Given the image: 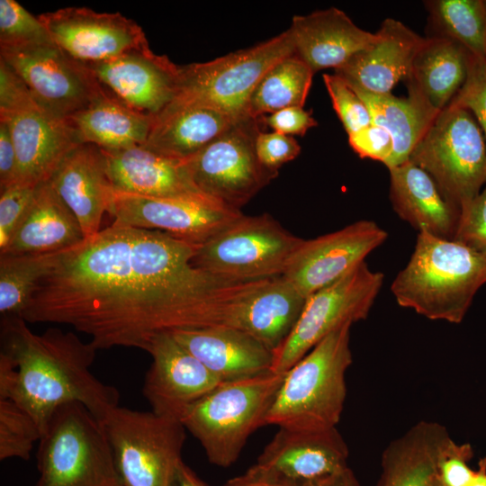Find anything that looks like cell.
<instances>
[{
	"label": "cell",
	"mask_w": 486,
	"mask_h": 486,
	"mask_svg": "<svg viewBox=\"0 0 486 486\" xmlns=\"http://www.w3.org/2000/svg\"><path fill=\"white\" fill-rule=\"evenodd\" d=\"M198 246L111 224L59 252L22 318L69 325L99 349L147 351L159 334L230 326L266 279L229 280L193 266Z\"/></svg>",
	"instance_id": "obj_1"
},
{
	"label": "cell",
	"mask_w": 486,
	"mask_h": 486,
	"mask_svg": "<svg viewBox=\"0 0 486 486\" xmlns=\"http://www.w3.org/2000/svg\"><path fill=\"white\" fill-rule=\"evenodd\" d=\"M23 318H1L0 398L31 415L40 435L58 408L84 404L100 421L119 406V392L90 371L97 349L73 331L32 332ZM41 437V436H40Z\"/></svg>",
	"instance_id": "obj_2"
},
{
	"label": "cell",
	"mask_w": 486,
	"mask_h": 486,
	"mask_svg": "<svg viewBox=\"0 0 486 486\" xmlns=\"http://www.w3.org/2000/svg\"><path fill=\"white\" fill-rule=\"evenodd\" d=\"M486 284V252L418 233L407 266L392 284L397 303L433 320L460 323Z\"/></svg>",
	"instance_id": "obj_3"
},
{
	"label": "cell",
	"mask_w": 486,
	"mask_h": 486,
	"mask_svg": "<svg viewBox=\"0 0 486 486\" xmlns=\"http://www.w3.org/2000/svg\"><path fill=\"white\" fill-rule=\"evenodd\" d=\"M346 323L333 330L289 369L264 418L265 425L298 430L337 428L353 357Z\"/></svg>",
	"instance_id": "obj_4"
},
{
	"label": "cell",
	"mask_w": 486,
	"mask_h": 486,
	"mask_svg": "<svg viewBox=\"0 0 486 486\" xmlns=\"http://www.w3.org/2000/svg\"><path fill=\"white\" fill-rule=\"evenodd\" d=\"M285 374L266 372L223 382L192 404L181 422L201 443L208 460L229 467L259 427Z\"/></svg>",
	"instance_id": "obj_5"
},
{
	"label": "cell",
	"mask_w": 486,
	"mask_h": 486,
	"mask_svg": "<svg viewBox=\"0 0 486 486\" xmlns=\"http://www.w3.org/2000/svg\"><path fill=\"white\" fill-rule=\"evenodd\" d=\"M36 486H122L102 422L82 403L56 410L40 439Z\"/></svg>",
	"instance_id": "obj_6"
},
{
	"label": "cell",
	"mask_w": 486,
	"mask_h": 486,
	"mask_svg": "<svg viewBox=\"0 0 486 486\" xmlns=\"http://www.w3.org/2000/svg\"><path fill=\"white\" fill-rule=\"evenodd\" d=\"M292 53L295 49L288 29L255 46L183 66L176 94L167 106H205L241 119L249 115L248 101L261 77Z\"/></svg>",
	"instance_id": "obj_7"
},
{
	"label": "cell",
	"mask_w": 486,
	"mask_h": 486,
	"mask_svg": "<svg viewBox=\"0 0 486 486\" xmlns=\"http://www.w3.org/2000/svg\"><path fill=\"white\" fill-rule=\"evenodd\" d=\"M101 422L122 486H173L185 440L180 420L117 406Z\"/></svg>",
	"instance_id": "obj_8"
},
{
	"label": "cell",
	"mask_w": 486,
	"mask_h": 486,
	"mask_svg": "<svg viewBox=\"0 0 486 486\" xmlns=\"http://www.w3.org/2000/svg\"><path fill=\"white\" fill-rule=\"evenodd\" d=\"M409 160L460 208L486 184V140L472 113L462 107L448 104L442 110Z\"/></svg>",
	"instance_id": "obj_9"
},
{
	"label": "cell",
	"mask_w": 486,
	"mask_h": 486,
	"mask_svg": "<svg viewBox=\"0 0 486 486\" xmlns=\"http://www.w3.org/2000/svg\"><path fill=\"white\" fill-rule=\"evenodd\" d=\"M302 241L270 214H243L198 246L192 264L229 280L269 279L283 275Z\"/></svg>",
	"instance_id": "obj_10"
},
{
	"label": "cell",
	"mask_w": 486,
	"mask_h": 486,
	"mask_svg": "<svg viewBox=\"0 0 486 486\" xmlns=\"http://www.w3.org/2000/svg\"><path fill=\"white\" fill-rule=\"evenodd\" d=\"M262 117L245 116L194 156L184 160L196 187L219 203L239 210L279 173L258 160L256 140Z\"/></svg>",
	"instance_id": "obj_11"
},
{
	"label": "cell",
	"mask_w": 486,
	"mask_h": 486,
	"mask_svg": "<svg viewBox=\"0 0 486 486\" xmlns=\"http://www.w3.org/2000/svg\"><path fill=\"white\" fill-rule=\"evenodd\" d=\"M383 279L382 273L363 262L308 296L291 333L273 352L271 372L285 374L333 330L366 319Z\"/></svg>",
	"instance_id": "obj_12"
},
{
	"label": "cell",
	"mask_w": 486,
	"mask_h": 486,
	"mask_svg": "<svg viewBox=\"0 0 486 486\" xmlns=\"http://www.w3.org/2000/svg\"><path fill=\"white\" fill-rule=\"evenodd\" d=\"M0 58L22 78L37 104L60 119L85 108L104 87L86 64L54 42L0 47Z\"/></svg>",
	"instance_id": "obj_13"
},
{
	"label": "cell",
	"mask_w": 486,
	"mask_h": 486,
	"mask_svg": "<svg viewBox=\"0 0 486 486\" xmlns=\"http://www.w3.org/2000/svg\"><path fill=\"white\" fill-rule=\"evenodd\" d=\"M388 233L373 220H357L302 242L283 276L305 298L333 284L380 247Z\"/></svg>",
	"instance_id": "obj_14"
},
{
	"label": "cell",
	"mask_w": 486,
	"mask_h": 486,
	"mask_svg": "<svg viewBox=\"0 0 486 486\" xmlns=\"http://www.w3.org/2000/svg\"><path fill=\"white\" fill-rule=\"evenodd\" d=\"M112 224L166 232L200 246L243 215L241 211L199 201L160 199L113 192Z\"/></svg>",
	"instance_id": "obj_15"
},
{
	"label": "cell",
	"mask_w": 486,
	"mask_h": 486,
	"mask_svg": "<svg viewBox=\"0 0 486 486\" xmlns=\"http://www.w3.org/2000/svg\"><path fill=\"white\" fill-rule=\"evenodd\" d=\"M53 42L84 64L105 61L132 50L149 49L142 28L120 13L67 7L38 16Z\"/></svg>",
	"instance_id": "obj_16"
},
{
	"label": "cell",
	"mask_w": 486,
	"mask_h": 486,
	"mask_svg": "<svg viewBox=\"0 0 486 486\" xmlns=\"http://www.w3.org/2000/svg\"><path fill=\"white\" fill-rule=\"evenodd\" d=\"M147 352L152 364L146 374L143 394L156 414L181 421L192 404L222 382L171 333L157 336Z\"/></svg>",
	"instance_id": "obj_17"
},
{
	"label": "cell",
	"mask_w": 486,
	"mask_h": 486,
	"mask_svg": "<svg viewBox=\"0 0 486 486\" xmlns=\"http://www.w3.org/2000/svg\"><path fill=\"white\" fill-rule=\"evenodd\" d=\"M86 65L105 88L140 112L156 116L176 94L181 67L150 49Z\"/></svg>",
	"instance_id": "obj_18"
},
{
	"label": "cell",
	"mask_w": 486,
	"mask_h": 486,
	"mask_svg": "<svg viewBox=\"0 0 486 486\" xmlns=\"http://www.w3.org/2000/svg\"><path fill=\"white\" fill-rule=\"evenodd\" d=\"M348 448L338 428H279L254 466L282 481L300 482L347 467Z\"/></svg>",
	"instance_id": "obj_19"
},
{
	"label": "cell",
	"mask_w": 486,
	"mask_h": 486,
	"mask_svg": "<svg viewBox=\"0 0 486 486\" xmlns=\"http://www.w3.org/2000/svg\"><path fill=\"white\" fill-rule=\"evenodd\" d=\"M103 152L115 192L219 203L196 187L184 160L157 154L143 146Z\"/></svg>",
	"instance_id": "obj_20"
},
{
	"label": "cell",
	"mask_w": 486,
	"mask_h": 486,
	"mask_svg": "<svg viewBox=\"0 0 486 486\" xmlns=\"http://www.w3.org/2000/svg\"><path fill=\"white\" fill-rule=\"evenodd\" d=\"M376 33L372 46L354 54L335 74L352 87L388 94L400 80L408 81L426 39L392 18L385 19Z\"/></svg>",
	"instance_id": "obj_21"
},
{
	"label": "cell",
	"mask_w": 486,
	"mask_h": 486,
	"mask_svg": "<svg viewBox=\"0 0 486 486\" xmlns=\"http://www.w3.org/2000/svg\"><path fill=\"white\" fill-rule=\"evenodd\" d=\"M49 182L77 219L85 238L97 234L114 192L103 150L93 144L76 146L62 159Z\"/></svg>",
	"instance_id": "obj_22"
},
{
	"label": "cell",
	"mask_w": 486,
	"mask_h": 486,
	"mask_svg": "<svg viewBox=\"0 0 486 486\" xmlns=\"http://www.w3.org/2000/svg\"><path fill=\"white\" fill-rule=\"evenodd\" d=\"M0 122L8 124L14 141L18 182L37 185L48 181L66 155L81 144L68 119L58 118L40 106Z\"/></svg>",
	"instance_id": "obj_23"
},
{
	"label": "cell",
	"mask_w": 486,
	"mask_h": 486,
	"mask_svg": "<svg viewBox=\"0 0 486 486\" xmlns=\"http://www.w3.org/2000/svg\"><path fill=\"white\" fill-rule=\"evenodd\" d=\"M171 334L222 382L271 371L273 352L238 328L216 325Z\"/></svg>",
	"instance_id": "obj_24"
},
{
	"label": "cell",
	"mask_w": 486,
	"mask_h": 486,
	"mask_svg": "<svg viewBox=\"0 0 486 486\" xmlns=\"http://www.w3.org/2000/svg\"><path fill=\"white\" fill-rule=\"evenodd\" d=\"M295 54L315 72L345 64L372 46L377 33L359 28L343 11L331 7L294 15L289 28Z\"/></svg>",
	"instance_id": "obj_25"
},
{
	"label": "cell",
	"mask_w": 486,
	"mask_h": 486,
	"mask_svg": "<svg viewBox=\"0 0 486 486\" xmlns=\"http://www.w3.org/2000/svg\"><path fill=\"white\" fill-rule=\"evenodd\" d=\"M389 172L390 198L399 217L418 232L453 240L460 207L444 196L430 175L410 160Z\"/></svg>",
	"instance_id": "obj_26"
},
{
	"label": "cell",
	"mask_w": 486,
	"mask_h": 486,
	"mask_svg": "<svg viewBox=\"0 0 486 486\" xmlns=\"http://www.w3.org/2000/svg\"><path fill=\"white\" fill-rule=\"evenodd\" d=\"M454 441L438 422L414 424L383 450L377 486H430Z\"/></svg>",
	"instance_id": "obj_27"
},
{
	"label": "cell",
	"mask_w": 486,
	"mask_h": 486,
	"mask_svg": "<svg viewBox=\"0 0 486 486\" xmlns=\"http://www.w3.org/2000/svg\"><path fill=\"white\" fill-rule=\"evenodd\" d=\"M84 239L77 219L48 180L36 185L22 220L0 255L58 253Z\"/></svg>",
	"instance_id": "obj_28"
},
{
	"label": "cell",
	"mask_w": 486,
	"mask_h": 486,
	"mask_svg": "<svg viewBox=\"0 0 486 486\" xmlns=\"http://www.w3.org/2000/svg\"><path fill=\"white\" fill-rule=\"evenodd\" d=\"M154 119L155 116L130 107L104 86L85 108L68 121L81 144L118 150L144 145Z\"/></svg>",
	"instance_id": "obj_29"
},
{
	"label": "cell",
	"mask_w": 486,
	"mask_h": 486,
	"mask_svg": "<svg viewBox=\"0 0 486 486\" xmlns=\"http://www.w3.org/2000/svg\"><path fill=\"white\" fill-rule=\"evenodd\" d=\"M237 121L210 107L166 106L155 116L142 146L157 154L184 160L216 140Z\"/></svg>",
	"instance_id": "obj_30"
},
{
	"label": "cell",
	"mask_w": 486,
	"mask_h": 486,
	"mask_svg": "<svg viewBox=\"0 0 486 486\" xmlns=\"http://www.w3.org/2000/svg\"><path fill=\"white\" fill-rule=\"evenodd\" d=\"M408 87L407 97L352 87L367 106L372 124L382 127L392 136V152L384 163L388 170L409 161L415 146L440 112L415 86Z\"/></svg>",
	"instance_id": "obj_31"
},
{
	"label": "cell",
	"mask_w": 486,
	"mask_h": 486,
	"mask_svg": "<svg viewBox=\"0 0 486 486\" xmlns=\"http://www.w3.org/2000/svg\"><path fill=\"white\" fill-rule=\"evenodd\" d=\"M305 300L283 275L270 278L241 305L230 326L274 352L291 333Z\"/></svg>",
	"instance_id": "obj_32"
},
{
	"label": "cell",
	"mask_w": 486,
	"mask_h": 486,
	"mask_svg": "<svg viewBox=\"0 0 486 486\" xmlns=\"http://www.w3.org/2000/svg\"><path fill=\"white\" fill-rule=\"evenodd\" d=\"M472 54L458 42L426 39L416 55L408 85L415 86L436 110H444L463 86Z\"/></svg>",
	"instance_id": "obj_33"
},
{
	"label": "cell",
	"mask_w": 486,
	"mask_h": 486,
	"mask_svg": "<svg viewBox=\"0 0 486 486\" xmlns=\"http://www.w3.org/2000/svg\"><path fill=\"white\" fill-rule=\"evenodd\" d=\"M313 75L314 71L297 54L281 58L254 88L248 101V114L262 117L287 107H303Z\"/></svg>",
	"instance_id": "obj_34"
},
{
	"label": "cell",
	"mask_w": 486,
	"mask_h": 486,
	"mask_svg": "<svg viewBox=\"0 0 486 486\" xmlns=\"http://www.w3.org/2000/svg\"><path fill=\"white\" fill-rule=\"evenodd\" d=\"M58 253L0 255L1 318H22L38 284L52 269Z\"/></svg>",
	"instance_id": "obj_35"
},
{
	"label": "cell",
	"mask_w": 486,
	"mask_h": 486,
	"mask_svg": "<svg viewBox=\"0 0 486 486\" xmlns=\"http://www.w3.org/2000/svg\"><path fill=\"white\" fill-rule=\"evenodd\" d=\"M428 5L437 36L451 39L472 56L486 58L485 1L436 0Z\"/></svg>",
	"instance_id": "obj_36"
},
{
	"label": "cell",
	"mask_w": 486,
	"mask_h": 486,
	"mask_svg": "<svg viewBox=\"0 0 486 486\" xmlns=\"http://www.w3.org/2000/svg\"><path fill=\"white\" fill-rule=\"evenodd\" d=\"M40 431L23 409L9 399L0 398V459L30 458Z\"/></svg>",
	"instance_id": "obj_37"
},
{
	"label": "cell",
	"mask_w": 486,
	"mask_h": 486,
	"mask_svg": "<svg viewBox=\"0 0 486 486\" xmlns=\"http://www.w3.org/2000/svg\"><path fill=\"white\" fill-rule=\"evenodd\" d=\"M53 42L47 28L14 0H0V47Z\"/></svg>",
	"instance_id": "obj_38"
},
{
	"label": "cell",
	"mask_w": 486,
	"mask_h": 486,
	"mask_svg": "<svg viewBox=\"0 0 486 486\" xmlns=\"http://www.w3.org/2000/svg\"><path fill=\"white\" fill-rule=\"evenodd\" d=\"M323 81L333 108L348 135L372 124L367 106L341 76L324 74Z\"/></svg>",
	"instance_id": "obj_39"
},
{
	"label": "cell",
	"mask_w": 486,
	"mask_h": 486,
	"mask_svg": "<svg viewBox=\"0 0 486 486\" xmlns=\"http://www.w3.org/2000/svg\"><path fill=\"white\" fill-rule=\"evenodd\" d=\"M449 104L469 110L486 140V58L472 55L467 77Z\"/></svg>",
	"instance_id": "obj_40"
},
{
	"label": "cell",
	"mask_w": 486,
	"mask_h": 486,
	"mask_svg": "<svg viewBox=\"0 0 486 486\" xmlns=\"http://www.w3.org/2000/svg\"><path fill=\"white\" fill-rule=\"evenodd\" d=\"M36 185L18 182L0 191V252L11 241L32 200Z\"/></svg>",
	"instance_id": "obj_41"
},
{
	"label": "cell",
	"mask_w": 486,
	"mask_h": 486,
	"mask_svg": "<svg viewBox=\"0 0 486 486\" xmlns=\"http://www.w3.org/2000/svg\"><path fill=\"white\" fill-rule=\"evenodd\" d=\"M453 240L486 252V184L477 196L461 206Z\"/></svg>",
	"instance_id": "obj_42"
},
{
	"label": "cell",
	"mask_w": 486,
	"mask_h": 486,
	"mask_svg": "<svg viewBox=\"0 0 486 486\" xmlns=\"http://www.w3.org/2000/svg\"><path fill=\"white\" fill-rule=\"evenodd\" d=\"M37 106L22 78L0 58V120Z\"/></svg>",
	"instance_id": "obj_43"
},
{
	"label": "cell",
	"mask_w": 486,
	"mask_h": 486,
	"mask_svg": "<svg viewBox=\"0 0 486 486\" xmlns=\"http://www.w3.org/2000/svg\"><path fill=\"white\" fill-rule=\"evenodd\" d=\"M256 152L266 168L279 173L283 165L299 156L301 146L292 136L276 131H260L256 140Z\"/></svg>",
	"instance_id": "obj_44"
},
{
	"label": "cell",
	"mask_w": 486,
	"mask_h": 486,
	"mask_svg": "<svg viewBox=\"0 0 486 486\" xmlns=\"http://www.w3.org/2000/svg\"><path fill=\"white\" fill-rule=\"evenodd\" d=\"M472 457V449L469 444L452 443L441 459L438 475L446 486H468L472 481L475 471L468 462Z\"/></svg>",
	"instance_id": "obj_45"
},
{
	"label": "cell",
	"mask_w": 486,
	"mask_h": 486,
	"mask_svg": "<svg viewBox=\"0 0 486 486\" xmlns=\"http://www.w3.org/2000/svg\"><path fill=\"white\" fill-rule=\"evenodd\" d=\"M352 149L362 158H370L385 163L392 152V139L390 133L375 124H371L348 135Z\"/></svg>",
	"instance_id": "obj_46"
},
{
	"label": "cell",
	"mask_w": 486,
	"mask_h": 486,
	"mask_svg": "<svg viewBox=\"0 0 486 486\" xmlns=\"http://www.w3.org/2000/svg\"><path fill=\"white\" fill-rule=\"evenodd\" d=\"M263 122L274 131L287 136H303L308 130L318 124L311 112L300 106L287 107L263 116Z\"/></svg>",
	"instance_id": "obj_47"
},
{
	"label": "cell",
	"mask_w": 486,
	"mask_h": 486,
	"mask_svg": "<svg viewBox=\"0 0 486 486\" xmlns=\"http://www.w3.org/2000/svg\"><path fill=\"white\" fill-rule=\"evenodd\" d=\"M18 182L16 151L8 124L0 122V191Z\"/></svg>",
	"instance_id": "obj_48"
},
{
	"label": "cell",
	"mask_w": 486,
	"mask_h": 486,
	"mask_svg": "<svg viewBox=\"0 0 486 486\" xmlns=\"http://www.w3.org/2000/svg\"><path fill=\"white\" fill-rule=\"evenodd\" d=\"M289 486H360L353 471L347 466L340 471L300 482H290Z\"/></svg>",
	"instance_id": "obj_49"
},
{
	"label": "cell",
	"mask_w": 486,
	"mask_h": 486,
	"mask_svg": "<svg viewBox=\"0 0 486 486\" xmlns=\"http://www.w3.org/2000/svg\"><path fill=\"white\" fill-rule=\"evenodd\" d=\"M223 486H289V483L276 479L253 465L244 474L230 480Z\"/></svg>",
	"instance_id": "obj_50"
},
{
	"label": "cell",
	"mask_w": 486,
	"mask_h": 486,
	"mask_svg": "<svg viewBox=\"0 0 486 486\" xmlns=\"http://www.w3.org/2000/svg\"><path fill=\"white\" fill-rule=\"evenodd\" d=\"M173 486H209L202 481L183 461L179 464Z\"/></svg>",
	"instance_id": "obj_51"
},
{
	"label": "cell",
	"mask_w": 486,
	"mask_h": 486,
	"mask_svg": "<svg viewBox=\"0 0 486 486\" xmlns=\"http://www.w3.org/2000/svg\"><path fill=\"white\" fill-rule=\"evenodd\" d=\"M468 486H486V457L479 462V469Z\"/></svg>",
	"instance_id": "obj_52"
},
{
	"label": "cell",
	"mask_w": 486,
	"mask_h": 486,
	"mask_svg": "<svg viewBox=\"0 0 486 486\" xmlns=\"http://www.w3.org/2000/svg\"><path fill=\"white\" fill-rule=\"evenodd\" d=\"M430 486H446L443 482L441 481V479L439 478V475L437 474L435 479L433 480L432 483L430 484Z\"/></svg>",
	"instance_id": "obj_53"
},
{
	"label": "cell",
	"mask_w": 486,
	"mask_h": 486,
	"mask_svg": "<svg viewBox=\"0 0 486 486\" xmlns=\"http://www.w3.org/2000/svg\"><path fill=\"white\" fill-rule=\"evenodd\" d=\"M485 4H486V1H485Z\"/></svg>",
	"instance_id": "obj_54"
}]
</instances>
